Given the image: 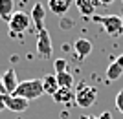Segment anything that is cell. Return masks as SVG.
I'll use <instances>...</instances> for the list:
<instances>
[{
    "label": "cell",
    "mask_w": 123,
    "mask_h": 119,
    "mask_svg": "<svg viewBox=\"0 0 123 119\" xmlns=\"http://www.w3.org/2000/svg\"><path fill=\"white\" fill-rule=\"evenodd\" d=\"M42 93H44V88H42V81L41 79H28V81L18 83L17 90L11 93V95H17V97L33 101V99H39Z\"/></svg>",
    "instance_id": "obj_1"
},
{
    "label": "cell",
    "mask_w": 123,
    "mask_h": 119,
    "mask_svg": "<svg viewBox=\"0 0 123 119\" xmlns=\"http://www.w3.org/2000/svg\"><path fill=\"white\" fill-rule=\"evenodd\" d=\"M98 101V88L92 84L81 83L75 90V103L81 108H90L94 106V103Z\"/></svg>",
    "instance_id": "obj_2"
},
{
    "label": "cell",
    "mask_w": 123,
    "mask_h": 119,
    "mask_svg": "<svg viewBox=\"0 0 123 119\" xmlns=\"http://www.w3.org/2000/svg\"><path fill=\"white\" fill-rule=\"evenodd\" d=\"M94 20L99 22L110 37H116V35H119V33H123V18H121V17H118V15L96 17Z\"/></svg>",
    "instance_id": "obj_3"
},
{
    "label": "cell",
    "mask_w": 123,
    "mask_h": 119,
    "mask_svg": "<svg viewBox=\"0 0 123 119\" xmlns=\"http://www.w3.org/2000/svg\"><path fill=\"white\" fill-rule=\"evenodd\" d=\"M7 24H9V31L13 35H20L31 26V17L24 11H15Z\"/></svg>",
    "instance_id": "obj_4"
},
{
    "label": "cell",
    "mask_w": 123,
    "mask_h": 119,
    "mask_svg": "<svg viewBox=\"0 0 123 119\" xmlns=\"http://www.w3.org/2000/svg\"><path fill=\"white\" fill-rule=\"evenodd\" d=\"M37 53H39V57L42 59H50L51 53H53V48H51V37L48 33V29L37 31Z\"/></svg>",
    "instance_id": "obj_5"
},
{
    "label": "cell",
    "mask_w": 123,
    "mask_h": 119,
    "mask_svg": "<svg viewBox=\"0 0 123 119\" xmlns=\"http://www.w3.org/2000/svg\"><path fill=\"white\" fill-rule=\"evenodd\" d=\"M2 101H4V106L7 110H11V112H24V110H28V106H30V101H28V99L17 97V95H11V93H6L4 97H2Z\"/></svg>",
    "instance_id": "obj_6"
},
{
    "label": "cell",
    "mask_w": 123,
    "mask_h": 119,
    "mask_svg": "<svg viewBox=\"0 0 123 119\" xmlns=\"http://www.w3.org/2000/svg\"><path fill=\"white\" fill-rule=\"evenodd\" d=\"M30 17H31V24L37 28V31L44 29V20H46V7H44V4L35 2L33 7H31Z\"/></svg>",
    "instance_id": "obj_7"
},
{
    "label": "cell",
    "mask_w": 123,
    "mask_h": 119,
    "mask_svg": "<svg viewBox=\"0 0 123 119\" xmlns=\"http://www.w3.org/2000/svg\"><path fill=\"white\" fill-rule=\"evenodd\" d=\"M98 6H99L98 0H75V7L83 17H94Z\"/></svg>",
    "instance_id": "obj_8"
},
{
    "label": "cell",
    "mask_w": 123,
    "mask_h": 119,
    "mask_svg": "<svg viewBox=\"0 0 123 119\" xmlns=\"http://www.w3.org/2000/svg\"><path fill=\"white\" fill-rule=\"evenodd\" d=\"M2 84H4V88L7 93H13L18 86V79H17V72L15 68H9L7 72L2 75Z\"/></svg>",
    "instance_id": "obj_9"
},
{
    "label": "cell",
    "mask_w": 123,
    "mask_h": 119,
    "mask_svg": "<svg viewBox=\"0 0 123 119\" xmlns=\"http://www.w3.org/2000/svg\"><path fill=\"white\" fill-rule=\"evenodd\" d=\"M74 51H75L77 59H85L92 53V42L88 39H77L74 42Z\"/></svg>",
    "instance_id": "obj_10"
},
{
    "label": "cell",
    "mask_w": 123,
    "mask_h": 119,
    "mask_svg": "<svg viewBox=\"0 0 123 119\" xmlns=\"http://www.w3.org/2000/svg\"><path fill=\"white\" fill-rule=\"evenodd\" d=\"M51 97L59 104H68V103H72V101H75V92L72 88H59Z\"/></svg>",
    "instance_id": "obj_11"
},
{
    "label": "cell",
    "mask_w": 123,
    "mask_h": 119,
    "mask_svg": "<svg viewBox=\"0 0 123 119\" xmlns=\"http://www.w3.org/2000/svg\"><path fill=\"white\" fill-rule=\"evenodd\" d=\"M72 2L74 0H48V7H50V11L55 13V15H64V13L70 9Z\"/></svg>",
    "instance_id": "obj_12"
},
{
    "label": "cell",
    "mask_w": 123,
    "mask_h": 119,
    "mask_svg": "<svg viewBox=\"0 0 123 119\" xmlns=\"http://www.w3.org/2000/svg\"><path fill=\"white\" fill-rule=\"evenodd\" d=\"M41 81H42L44 93H48V95H53V93L59 90V83H57V77H55V75H44Z\"/></svg>",
    "instance_id": "obj_13"
},
{
    "label": "cell",
    "mask_w": 123,
    "mask_h": 119,
    "mask_svg": "<svg viewBox=\"0 0 123 119\" xmlns=\"http://www.w3.org/2000/svg\"><path fill=\"white\" fill-rule=\"evenodd\" d=\"M13 9H15V2L13 0H0V18L6 22H9L13 17Z\"/></svg>",
    "instance_id": "obj_14"
},
{
    "label": "cell",
    "mask_w": 123,
    "mask_h": 119,
    "mask_svg": "<svg viewBox=\"0 0 123 119\" xmlns=\"http://www.w3.org/2000/svg\"><path fill=\"white\" fill-rule=\"evenodd\" d=\"M121 75H123V66L114 59V61L108 64V68H107V79L108 81H118Z\"/></svg>",
    "instance_id": "obj_15"
},
{
    "label": "cell",
    "mask_w": 123,
    "mask_h": 119,
    "mask_svg": "<svg viewBox=\"0 0 123 119\" xmlns=\"http://www.w3.org/2000/svg\"><path fill=\"white\" fill-rule=\"evenodd\" d=\"M57 83H59V88H74V75L68 72H61L55 73Z\"/></svg>",
    "instance_id": "obj_16"
},
{
    "label": "cell",
    "mask_w": 123,
    "mask_h": 119,
    "mask_svg": "<svg viewBox=\"0 0 123 119\" xmlns=\"http://www.w3.org/2000/svg\"><path fill=\"white\" fill-rule=\"evenodd\" d=\"M53 66H55V73L66 72V61H64V59H57V61L53 62Z\"/></svg>",
    "instance_id": "obj_17"
},
{
    "label": "cell",
    "mask_w": 123,
    "mask_h": 119,
    "mask_svg": "<svg viewBox=\"0 0 123 119\" xmlns=\"http://www.w3.org/2000/svg\"><path fill=\"white\" fill-rule=\"evenodd\" d=\"M116 108H118V112H121V115H123V90L116 95Z\"/></svg>",
    "instance_id": "obj_18"
},
{
    "label": "cell",
    "mask_w": 123,
    "mask_h": 119,
    "mask_svg": "<svg viewBox=\"0 0 123 119\" xmlns=\"http://www.w3.org/2000/svg\"><path fill=\"white\" fill-rule=\"evenodd\" d=\"M6 93H7V92H6V88H4V84H2V77H0V97H4Z\"/></svg>",
    "instance_id": "obj_19"
},
{
    "label": "cell",
    "mask_w": 123,
    "mask_h": 119,
    "mask_svg": "<svg viewBox=\"0 0 123 119\" xmlns=\"http://www.w3.org/2000/svg\"><path fill=\"white\" fill-rule=\"evenodd\" d=\"M99 2V6H110L112 2H116V0H98Z\"/></svg>",
    "instance_id": "obj_20"
},
{
    "label": "cell",
    "mask_w": 123,
    "mask_h": 119,
    "mask_svg": "<svg viewBox=\"0 0 123 119\" xmlns=\"http://www.w3.org/2000/svg\"><path fill=\"white\" fill-rule=\"evenodd\" d=\"M98 117H99V119H112V115L108 114V112H103V114H101V115H98Z\"/></svg>",
    "instance_id": "obj_21"
},
{
    "label": "cell",
    "mask_w": 123,
    "mask_h": 119,
    "mask_svg": "<svg viewBox=\"0 0 123 119\" xmlns=\"http://www.w3.org/2000/svg\"><path fill=\"white\" fill-rule=\"evenodd\" d=\"M2 110H6V106H4V101H2V97H0V112Z\"/></svg>",
    "instance_id": "obj_22"
},
{
    "label": "cell",
    "mask_w": 123,
    "mask_h": 119,
    "mask_svg": "<svg viewBox=\"0 0 123 119\" xmlns=\"http://www.w3.org/2000/svg\"><path fill=\"white\" fill-rule=\"evenodd\" d=\"M81 119H99L98 115H88V117H81Z\"/></svg>",
    "instance_id": "obj_23"
},
{
    "label": "cell",
    "mask_w": 123,
    "mask_h": 119,
    "mask_svg": "<svg viewBox=\"0 0 123 119\" xmlns=\"http://www.w3.org/2000/svg\"><path fill=\"white\" fill-rule=\"evenodd\" d=\"M121 18H123V13H121Z\"/></svg>",
    "instance_id": "obj_24"
}]
</instances>
